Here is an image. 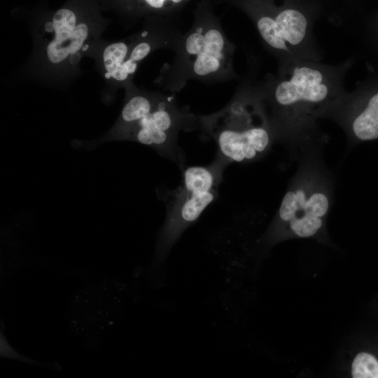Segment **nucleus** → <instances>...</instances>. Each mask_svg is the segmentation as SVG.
I'll list each match as a JSON object with an SVG mask.
<instances>
[{"label": "nucleus", "instance_id": "1", "mask_svg": "<svg viewBox=\"0 0 378 378\" xmlns=\"http://www.w3.org/2000/svg\"><path fill=\"white\" fill-rule=\"evenodd\" d=\"M352 64L293 60L278 65L276 73L259 82L274 139L307 144L317 136L316 121L344 91Z\"/></svg>", "mask_w": 378, "mask_h": 378}, {"label": "nucleus", "instance_id": "2", "mask_svg": "<svg viewBox=\"0 0 378 378\" xmlns=\"http://www.w3.org/2000/svg\"><path fill=\"white\" fill-rule=\"evenodd\" d=\"M199 127L217 146L216 157L228 164L257 160L274 141L259 83L244 81L221 110L198 116Z\"/></svg>", "mask_w": 378, "mask_h": 378}, {"label": "nucleus", "instance_id": "3", "mask_svg": "<svg viewBox=\"0 0 378 378\" xmlns=\"http://www.w3.org/2000/svg\"><path fill=\"white\" fill-rule=\"evenodd\" d=\"M324 172L314 160L302 164L267 232V241L289 235L313 237L323 228L332 200L330 182Z\"/></svg>", "mask_w": 378, "mask_h": 378}, {"label": "nucleus", "instance_id": "4", "mask_svg": "<svg viewBox=\"0 0 378 378\" xmlns=\"http://www.w3.org/2000/svg\"><path fill=\"white\" fill-rule=\"evenodd\" d=\"M229 164L216 159L208 166H191L183 171L181 184L158 193L167 208L166 219L158 239L155 258L162 260L183 232L192 225L218 196L225 168Z\"/></svg>", "mask_w": 378, "mask_h": 378}, {"label": "nucleus", "instance_id": "5", "mask_svg": "<svg viewBox=\"0 0 378 378\" xmlns=\"http://www.w3.org/2000/svg\"><path fill=\"white\" fill-rule=\"evenodd\" d=\"M176 57L171 69V90L189 79L221 81L237 76L234 45L217 24H197L177 39Z\"/></svg>", "mask_w": 378, "mask_h": 378}, {"label": "nucleus", "instance_id": "6", "mask_svg": "<svg viewBox=\"0 0 378 378\" xmlns=\"http://www.w3.org/2000/svg\"><path fill=\"white\" fill-rule=\"evenodd\" d=\"M198 127V116L188 109L179 107L172 96H163L159 97L148 113L115 134L111 140H133L149 146L183 169L186 158L178 145V133Z\"/></svg>", "mask_w": 378, "mask_h": 378}, {"label": "nucleus", "instance_id": "7", "mask_svg": "<svg viewBox=\"0 0 378 378\" xmlns=\"http://www.w3.org/2000/svg\"><path fill=\"white\" fill-rule=\"evenodd\" d=\"M323 118L335 121L352 141L378 139V91L368 97L344 91L324 109Z\"/></svg>", "mask_w": 378, "mask_h": 378}, {"label": "nucleus", "instance_id": "8", "mask_svg": "<svg viewBox=\"0 0 378 378\" xmlns=\"http://www.w3.org/2000/svg\"><path fill=\"white\" fill-rule=\"evenodd\" d=\"M367 342L350 363L349 374L353 378H378V340Z\"/></svg>", "mask_w": 378, "mask_h": 378}, {"label": "nucleus", "instance_id": "9", "mask_svg": "<svg viewBox=\"0 0 378 378\" xmlns=\"http://www.w3.org/2000/svg\"><path fill=\"white\" fill-rule=\"evenodd\" d=\"M158 100L151 101L148 97L143 95H136L130 98L124 106L121 112L122 125L120 126L121 127H120L117 133L135 123L148 113L153 109ZM115 134L111 136L108 141L111 140Z\"/></svg>", "mask_w": 378, "mask_h": 378}, {"label": "nucleus", "instance_id": "10", "mask_svg": "<svg viewBox=\"0 0 378 378\" xmlns=\"http://www.w3.org/2000/svg\"><path fill=\"white\" fill-rule=\"evenodd\" d=\"M76 18L73 11L66 8L57 10L53 16L55 38L53 40L63 42L70 39L76 28Z\"/></svg>", "mask_w": 378, "mask_h": 378}, {"label": "nucleus", "instance_id": "11", "mask_svg": "<svg viewBox=\"0 0 378 378\" xmlns=\"http://www.w3.org/2000/svg\"><path fill=\"white\" fill-rule=\"evenodd\" d=\"M128 52L127 46L118 42L107 46L103 53L104 67L107 72L111 73L120 66L125 59Z\"/></svg>", "mask_w": 378, "mask_h": 378}, {"label": "nucleus", "instance_id": "12", "mask_svg": "<svg viewBox=\"0 0 378 378\" xmlns=\"http://www.w3.org/2000/svg\"><path fill=\"white\" fill-rule=\"evenodd\" d=\"M70 42L71 38L63 42L52 40L46 48L49 60L52 63L57 64L65 59L70 55Z\"/></svg>", "mask_w": 378, "mask_h": 378}, {"label": "nucleus", "instance_id": "13", "mask_svg": "<svg viewBox=\"0 0 378 378\" xmlns=\"http://www.w3.org/2000/svg\"><path fill=\"white\" fill-rule=\"evenodd\" d=\"M88 34V27L84 23L76 26L71 36L70 55L75 54L81 49L83 42L87 38Z\"/></svg>", "mask_w": 378, "mask_h": 378}, {"label": "nucleus", "instance_id": "14", "mask_svg": "<svg viewBox=\"0 0 378 378\" xmlns=\"http://www.w3.org/2000/svg\"><path fill=\"white\" fill-rule=\"evenodd\" d=\"M151 46L147 42L137 44L132 50L130 57L136 62L145 58L150 52Z\"/></svg>", "mask_w": 378, "mask_h": 378}, {"label": "nucleus", "instance_id": "15", "mask_svg": "<svg viewBox=\"0 0 378 378\" xmlns=\"http://www.w3.org/2000/svg\"><path fill=\"white\" fill-rule=\"evenodd\" d=\"M122 64L129 75L133 74L137 68V62L130 57L126 61H124Z\"/></svg>", "mask_w": 378, "mask_h": 378}, {"label": "nucleus", "instance_id": "16", "mask_svg": "<svg viewBox=\"0 0 378 378\" xmlns=\"http://www.w3.org/2000/svg\"><path fill=\"white\" fill-rule=\"evenodd\" d=\"M167 0H145V1L152 8H161L163 7ZM172 3L178 4L183 0H170Z\"/></svg>", "mask_w": 378, "mask_h": 378}, {"label": "nucleus", "instance_id": "17", "mask_svg": "<svg viewBox=\"0 0 378 378\" xmlns=\"http://www.w3.org/2000/svg\"><path fill=\"white\" fill-rule=\"evenodd\" d=\"M80 57H81V55L78 52L73 54V55H71L69 62L73 64H76V63H78L79 62V60L80 59Z\"/></svg>", "mask_w": 378, "mask_h": 378}, {"label": "nucleus", "instance_id": "18", "mask_svg": "<svg viewBox=\"0 0 378 378\" xmlns=\"http://www.w3.org/2000/svg\"><path fill=\"white\" fill-rule=\"evenodd\" d=\"M45 29L46 31H48V32H51L52 31H54V27H53V24H52V22H48L45 25Z\"/></svg>", "mask_w": 378, "mask_h": 378}, {"label": "nucleus", "instance_id": "19", "mask_svg": "<svg viewBox=\"0 0 378 378\" xmlns=\"http://www.w3.org/2000/svg\"><path fill=\"white\" fill-rule=\"evenodd\" d=\"M88 45H87V44H86V45H83V46H82V48H81V50H82L83 51H85V50L88 49Z\"/></svg>", "mask_w": 378, "mask_h": 378}, {"label": "nucleus", "instance_id": "20", "mask_svg": "<svg viewBox=\"0 0 378 378\" xmlns=\"http://www.w3.org/2000/svg\"><path fill=\"white\" fill-rule=\"evenodd\" d=\"M105 77L109 79L110 78H111V74L106 71V73L105 74Z\"/></svg>", "mask_w": 378, "mask_h": 378}]
</instances>
